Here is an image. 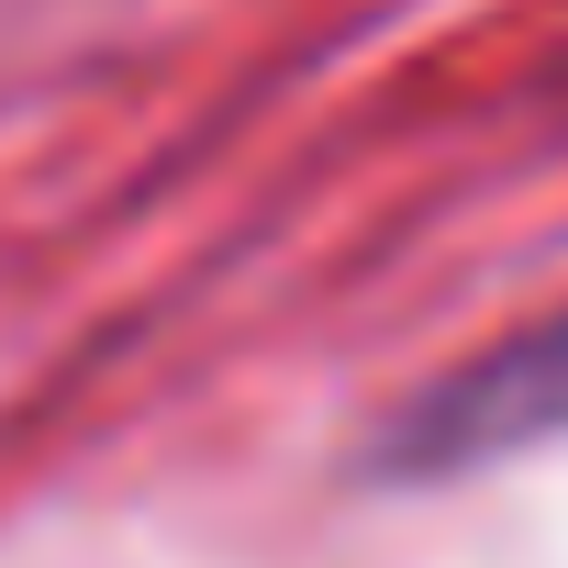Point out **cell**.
<instances>
[{
  "instance_id": "1",
  "label": "cell",
  "mask_w": 568,
  "mask_h": 568,
  "mask_svg": "<svg viewBox=\"0 0 568 568\" xmlns=\"http://www.w3.org/2000/svg\"><path fill=\"white\" fill-rule=\"evenodd\" d=\"M546 446H568V302L435 368L379 424V479H490Z\"/></svg>"
}]
</instances>
